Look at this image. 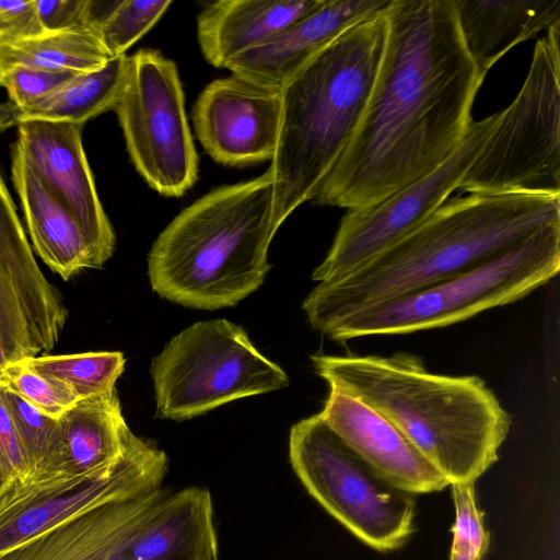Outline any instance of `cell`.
Instances as JSON below:
<instances>
[{"label": "cell", "mask_w": 560, "mask_h": 560, "mask_svg": "<svg viewBox=\"0 0 560 560\" xmlns=\"http://www.w3.org/2000/svg\"><path fill=\"white\" fill-rule=\"evenodd\" d=\"M377 72L357 128L315 205L355 210L427 176L458 149L482 74L454 0H389Z\"/></svg>", "instance_id": "1"}, {"label": "cell", "mask_w": 560, "mask_h": 560, "mask_svg": "<svg viewBox=\"0 0 560 560\" xmlns=\"http://www.w3.org/2000/svg\"><path fill=\"white\" fill-rule=\"evenodd\" d=\"M311 359L330 388L389 421L450 485L475 483L498 460L511 417L480 376L436 374L406 352Z\"/></svg>", "instance_id": "2"}, {"label": "cell", "mask_w": 560, "mask_h": 560, "mask_svg": "<svg viewBox=\"0 0 560 560\" xmlns=\"http://www.w3.org/2000/svg\"><path fill=\"white\" fill-rule=\"evenodd\" d=\"M553 223H560V191L452 198L354 272L318 283L302 308L322 331L362 307L459 275Z\"/></svg>", "instance_id": "3"}, {"label": "cell", "mask_w": 560, "mask_h": 560, "mask_svg": "<svg viewBox=\"0 0 560 560\" xmlns=\"http://www.w3.org/2000/svg\"><path fill=\"white\" fill-rule=\"evenodd\" d=\"M384 10L338 35L281 88L280 132L268 168L276 233L316 197L357 128L383 52Z\"/></svg>", "instance_id": "4"}, {"label": "cell", "mask_w": 560, "mask_h": 560, "mask_svg": "<svg viewBox=\"0 0 560 560\" xmlns=\"http://www.w3.org/2000/svg\"><path fill=\"white\" fill-rule=\"evenodd\" d=\"M273 182L220 186L183 209L148 254L152 290L198 310L236 305L264 282L271 265Z\"/></svg>", "instance_id": "5"}, {"label": "cell", "mask_w": 560, "mask_h": 560, "mask_svg": "<svg viewBox=\"0 0 560 560\" xmlns=\"http://www.w3.org/2000/svg\"><path fill=\"white\" fill-rule=\"evenodd\" d=\"M559 269L560 223H553L459 275L362 307L320 332L345 342L446 327L527 296Z\"/></svg>", "instance_id": "6"}, {"label": "cell", "mask_w": 560, "mask_h": 560, "mask_svg": "<svg viewBox=\"0 0 560 560\" xmlns=\"http://www.w3.org/2000/svg\"><path fill=\"white\" fill-rule=\"evenodd\" d=\"M560 23L534 48L526 79L458 189L495 195L560 191Z\"/></svg>", "instance_id": "7"}, {"label": "cell", "mask_w": 560, "mask_h": 560, "mask_svg": "<svg viewBox=\"0 0 560 560\" xmlns=\"http://www.w3.org/2000/svg\"><path fill=\"white\" fill-rule=\"evenodd\" d=\"M156 416L186 420L224 404L287 387L289 377L224 318L195 323L152 360Z\"/></svg>", "instance_id": "8"}, {"label": "cell", "mask_w": 560, "mask_h": 560, "mask_svg": "<svg viewBox=\"0 0 560 560\" xmlns=\"http://www.w3.org/2000/svg\"><path fill=\"white\" fill-rule=\"evenodd\" d=\"M289 458L307 492L366 545L393 550L412 534L416 494L377 472L319 413L292 425Z\"/></svg>", "instance_id": "9"}, {"label": "cell", "mask_w": 560, "mask_h": 560, "mask_svg": "<svg viewBox=\"0 0 560 560\" xmlns=\"http://www.w3.org/2000/svg\"><path fill=\"white\" fill-rule=\"evenodd\" d=\"M137 172L160 195L183 196L198 178V154L176 65L155 49L127 56L114 108Z\"/></svg>", "instance_id": "10"}, {"label": "cell", "mask_w": 560, "mask_h": 560, "mask_svg": "<svg viewBox=\"0 0 560 560\" xmlns=\"http://www.w3.org/2000/svg\"><path fill=\"white\" fill-rule=\"evenodd\" d=\"M167 456L132 432L121 457L100 471L34 476L0 494V555L103 504L162 488Z\"/></svg>", "instance_id": "11"}, {"label": "cell", "mask_w": 560, "mask_h": 560, "mask_svg": "<svg viewBox=\"0 0 560 560\" xmlns=\"http://www.w3.org/2000/svg\"><path fill=\"white\" fill-rule=\"evenodd\" d=\"M472 121L458 149L441 166L372 206L348 210L312 279L334 282L358 270L424 222L459 188L499 119Z\"/></svg>", "instance_id": "12"}, {"label": "cell", "mask_w": 560, "mask_h": 560, "mask_svg": "<svg viewBox=\"0 0 560 560\" xmlns=\"http://www.w3.org/2000/svg\"><path fill=\"white\" fill-rule=\"evenodd\" d=\"M282 115L281 89L232 73L209 83L192 108L196 136L218 163L272 160Z\"/></svg>", "instance_id": "13"}, {"label": "cell", "mask_w": 560, "mask_h": 560, "mask_svg": "<svg viewBox=\"0 0 560 560\" xmlns=\"http://www.w3.org/2000/svg\"><path fill=\"white\" fill-rule=\"evenodd\" d=\"M82 129L70 122L24 121L18 125L15 145L74 217L91 248L94 268H100L112 257L116 237L84 152Z\"/></svg>", "instance_id": "14"}, {"label": "cell", "mask_w": 560, "mask_h": 560, "mask_svg": "<svg viewBox=\"0 0 560 560\" xmlns=\"http://www.w3.org/2000/svg\"><path fill=\"white\" fill-rule=\"evenodd\" d=\"M319 415L349 447L398 488L417 494L450 485L396 427L361 400L330 388Z\"/></svg>", "instance_id": "15"}, {"label": "cell", "mask_w": 560, "mask_h": 560, "mask_svg": "<svg viewBox=\"0 0 560 560\" xmlns=\"http://www.w3.org/2000/svg\"><path fill=\"white\" fill-rule=\"evenodd\" d=\"M389 0H324L261 45L229 61L232 73L275 88L349 27L380 13Z\"/></svg>", "instance_id": "16"}, {"label": "cell", "mask_w": 560, "mask_h": 560, "mask_svg": "<svg viewBox=\"0 0 560 560\" xmlns=\"http://www.w3.org/2000/svg\"><path fill=\"white\" fill-rule=\"evenodd\" d=\"M208 489L167 494L113 550L109 560H218Z\"/></svg>", "instance_id": "17"}, {"label": "cell", "mask_w": 560, "mask_h": 560, "mask_svg": "<svg viewBox=\"0 0 560 560\" xmlns=\"http://www.w3.org/2000/svg\"><path fill=\"white\" fill-rule=\"evenodd\" d=\"M171 491L159 488L86 511L0 555V560H109L117 545Z\"/></svg>", "instance_id": "18"}, {"label": "cell", "mask_w": 560, "mask_h": 560, "mask_svg": "<svg viewBox=\"0 0 560 560\" xmlns=\"http://www.w3.org/2000/svg\"><path fill=\"white\" fill-rule=\"evenodd\" d=\"M11 179L33 248L48 268L63 280L94 268L91 248L77 220L48 190L15 144Z\"/></svg>", "instance_id": "19"}, {"label": "cell", "mask_w": 560, "mask_h": 560, "mask_svg": "<svg viewBox=\"0 0 560 560\" xmlns=\"http://www.w3.org/2000/svg\"><path fill=\"white\" fill-rule=\"evenodd\" d=\"M324 0H220L208 3L197 18V37L206 60L225 68L231 59L253 49L317 9Z\"/></svg>", "instance_id": "20"}, {"label": "cell", "mask_w": 560, "mask_h": 560, "mask_svg": "<svg viewBox=\"0 0 560 560\" xmlns=\"http://www.w3.org/2000/svg\"><path fill=\"white\" fill-rule=\"evenodd\" d=\"M130 434L116 389L78 400L58 418L50 467L35 476L77 477L105 469L121 457Z\"/></svg>", "instance_id": "21"}, {"label": "cell", "mask_w": 560, "mask_h": 560, "mask_svg": "<svg viewBox=\"0 0 560 560\" xmlns=\"http://www.w3.org/2000/svg\"><path fill=\"white\" fill-rule=\"evenodd\" d=\"M0 265L15 288L36 347L42 351L51 350L59 340L68 312L35 260L1 174Z\"/></svg>", "instance_id": "22"}, {"label": "cell", "mask_w": 560, "mask_h": 560, "mask_svg": "<svg viewBox=\"0 0 560 560\" xmlns=\"http://www.w3.org/2000/svg\"><path fill=\"white\" fill-rule=\"evenodd\" d=\"M465 46L482 74L514 46L560 23V0H454Z\"/></svg>", "instance_id": "23"}, {"label": "cell", "mask_w": 560, "mask_h": 560, "mask_svg": "<svg viewBox=\"0 0 560 560\" xmlns=\"http://www.w3.org/2000/svg\"><path fill=\"white\" fill-rule=\"evenodd\" d=\"M127 55L110 58L102 67L77 73L26 109H16L18 125L24 121L84 124L114 109L125 80Z\"/></svg>", "instance_id": "24"}, {"label": "cell", "mask_w": 560, "mask_h": 560, "mask_svg": "<svg viewBox=\"0 0 560 560\" xmlns=\"http://www.w3.org/2000/svg\"><path fill=\"white\" fill-rule=\"evenodd\" d=\"M109 59L96 26L0 43V72L13 67H25L82 73L102 67Z\"/></svg>", "instance_id": "25"}, {"label": "cell", "mask_w": 560, "mask_h": 560, "mask_svg": "<svg viewBox=\"0 0 560 560\" xmlns=\"http://www.w3.org/2000/svg\"><path fill=\"white\" fill-rule=\"evenodd\" d=\"M21 361L78 400L114 390L126 362L119 351L40 355Z\"/></svg>", "instance_id": "26"}, {"label": "cell", "mask_w": 560, "mask_h": 560, "mask_svg": "<svg viewBox=\"0 0 560 560\" xmlns=\"http://www.w3.org/2000/svg\"><path fill=\"white\" fill-rule=\"evenodd\" d=\"M171 4L170 0L100 1L96 28L110 58L126 55Z\"/></svg>", "instance_id": "27"}, {"label": "cell", "mask_w": 560, "mask_h": 560, "mask_svg": "<svg viewBox=\"0 0 560 560\" xmlns=\"http://www.w3.org/2000/svg\"><path fill=\"white\" fill-rule=\"evenodd\" d=\"M0 390L27 460L26 478L45 472L57 448L58 419L45 415L7 387L0 385Z\"/></svg>", "instance_id": "28"}, {"label": "cell", "mask_w": 560, "mask_h": 560, "mask_svg": "<svg viewBox=\"0 0 560 560\" xmlns=\"http://www.w3.org/2000/svg\"><path fill=\"white\" fill-rule=\"evenodd\" d=\"M451 486L456 516L450 560H482L489 547V533L485 528L483 512L477 506L475 483Z\"/></svg>", "instance_id": "29"}, {"label": "cell", "mask_w": 560, "mask_h": 560, "mask_svg": "<svg viewBox=\"0 0 560 560\" xmlns=\"http://www.w3.org/2000/svg\"><path fill=\"white\" fill-rule=\"evenodd\" d=\"M0 385L13 390L45 415L58 419L78 399L30 370L22 361L10 363L0 374Z\"/></svg>", "instance_id": "30"}, {"label": "cell", "mask_w": 560, "mask_h": 560, "mask_svg": "<svg viewBox=\"0 0 560 560\" xmlns=\"http://www.w3.org/2000/svg\"><path fill=\"white\" fill-rule=\"evenodd\" d=\"M77 73L13 67L0 72V86L18 110L26 109Z\"/></svg>", "instance_id": "31"}, {"label": "cell", "mask_w": 560, "mask_h": 560, "mask_svg": "<svg viewBox=\"0 0 560 560\" xmlns=\"http://www.w3.org/2000/svg\"><path fill=\"white\" fill-rule=\"evenodd\" d=\"M45 33L96 26L95 0H36Z\"/></svg>", "instance_id": "32"}, {"label": "cell", "mask_w": 560, "mask_h": 560, "mask_svg": "<svg viewBox=\"0 0 560 560\" xmlns=\"http://www.w3.org/2000/svg\"><path fill=\"white\" fill-rule=\"evenodd\" d=\"M27 474V460L0 390V494Z\"/></svg>", "instance_id": "33"}, {"label": "cell", "mask_w": 560, "mask_h": 560, "mask_svg": "<svg viewBox=\"0 0 560 560\" xmlns=\"http://www.w3.org/2000/svg\"><path fill=\"white\" fill-rule=\"evenodd\" d=\"M44 33L36 0H0V43L23 40Z\"/></svg>", "instance_id": "34"}, {"label": "cell", "mask_w": 560, "mask_h": 560, "mask_svg": "<svg viewBox=\"0 0 560 560\" xmlns=\"http://www.w3.org/2000/svg\"><path fill=\"white\" fill-rule=\"evenodd\" d=\"M18 126L16 107L11 103L0 102V131Z\"/></svg>", "instance_id": "35"}, {"label": "cell", "mask_w": 560, "mask_h": 560, "mask_svg": "<svg viewBox=\"0 0 560 560\" xmlns=\"http://www.w3.org/2000/svg\"><path fill=\"white\" fill-rule=\"evenodd\" d=\"M8 365H9V361H8L5 352H4V348L2 345V338H1V334H0V374Z\"/></svg>", "instance_id": "36"}]
</instances>
